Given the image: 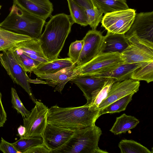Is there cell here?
Instances as JSON below:
<instances>
[{"instance_id": "cell-24", "label": "cell", "mask_w": 153, "mask_h": 153, "mask_svg": "<svg viewBox=\"0 0 153 153\" xmlns=\"http://www.w3.org/2000/svg\"><path fill=\"white\" fill-rule=\"evenodd\" d=\"M70 16L74 23L85 27L88 25L84 8L74 0H67Z\"/></svg>"}, {"instance_id": "cell-17", "label": "cell", "mask_w": 153, "mask_h": 153, "mask_svg": "<svg viewBox=\"0 0 153 153\" xmlns=\"http://www.w3.org/2000/svg\"><path fill=\"white\" fill-rule=\"evenodd\" d=\"M31 39H32L28 35L14 32L0 27V51L10 49L21 42ZM0 61L6 69L0 53Z\"/></svg>"}, {"instance_id": "cell-35", "label": "cell", "mask_w": 153, "mask_h": 153, "mask_svg": "<svg viewBox=\"0 0 153 153\" xmlns=\"http://www.w3.org/2000/svg\"><path fill=\"white\" fill-rule=\"evenodd\" d=\"M51 151L44 143L31 147L27 150L24 153H51Z\"/></svg>"}, {"instance_id": "cell-33", "label": "cell", "mask_w": 153, "mask_h": 153, "mask_svg": "<svg viewBox=\"0 0 153 153\" xmlns=\"http://www.w3.org/2000/svg\"><path fill=\"white\" fill-rule=\"evenodd\" d=\"M84 44L83 39L76 40L71 43L69 48L68 55L74 64H76L78 60Z\"/></svg>"}, {"instance_id": "cell-9", "label": "cell", "mask_w": 153, "mask_h": 153, "mask_svg": "<svg viewBox=\"0 0 153 153\" xmlns=\"http://www.w3.org/2000/svg\"><path fill=\"white\" fill-rule=\"evenodd\" d=\"M104 36L100 31L91 30L84 37L83 45L76 66L82 65L89 62L101 53Z\"/></svg>"}, {"instance_id": "cell-8", "label": "cell", "mask_w": 153, "mask_h": 153, "mask_svg": "<svg viewBox=\"0 0 153 153\" xmlns=\"http://www.w3.org/2000/svg\"><path fill=\"white\" fill-rule=\"evenodd\" d=\"M30 115L23 119L25 133L22 137L30 138L42 135L47 125L48 108L43 103L37 101Z\"/></svg>"}, {"instance_id": "cell-22", "label": "cell", "mask_w": 153, "mask_h": 153, "mask_svg": "<svg viewBox=\"0 0 153 153\" xmlns=\"http://www.w3.org/2000/svg\"><path fill=\"white\" fill-rule=\"evenodd\" d=\"M139 120L134 117L123 114L116 118L115 122L110 130L115 135L125 133L134 128Z\"/></svg>"}, {"instance_id": "cell-15", "label": "cell", "mask_w": 153, "mask_h": 153, "mask_svg": "<svg viewBox=\"0 0 153 153\" xmlns=\"http://www.w3.org/2000/svg\"><path fill=\"white\" fill-rule=\"evenodd\" d=\"M76 64L63 69L52 74H38L36 76L40 79H44L47 84L53 87L56 86L54 91L61 93L66 83L74 77V72Z\"/></svg>"}, {"instance_id": "cell-5", "label": "cell", "mask_w": 153, "mask_h": 153, "mask_svg": "<svg viewBox=\"0 0 153 153\" xmlns=\"http://www.w3.org/2000/svg\"><path fill=\"white\" fill-rule=\"evenodd\" d=\"M124 63L118 52L100 53L89 62L75 68L76 75H93L110 71Z\"/></svg>"}, {"instance_id": "cell-11", "label": "cell", "mask_w": 153, "mask_h": 153, "mask_svg": "<svg viewBox=\"0 0 153 153\" xmlns=\"http://www.w3.org/2000/svg\"><path fill=\"white\" fill-rule=\"evenodd\" d=\"M140 86L139 81L130 78L121 82H114L107 97L100 104L97 109L100 110L123 97L131 94H134L139 90Z\"/></svg>"}, {"instance_id": "cell-38", "label": "cell", "mask_w": 153, "mask_h": 153, "mask_svg": "<svg viewBox=\"0 0 153 153\" xmlns=\"http://www.w3.org/2000/svg\"><path fill=\"white\" fill-rule=\"evenodd\" d=\"M18 134L17 135L20 138L22 137L25 133V127L22 125H20L18 128Z\"/></svg>"}, {"instance_id": "cell-14", "label": "cell", "mask_w": 153, "mask_h": 153, "mask_svg": "<svg viewBox=\"0 0 153 153\" xmlns=\"http://www.w3.org/2000/svg\"><path fill=\"white\" fill-rule=\"evenodd\" d=\"M13 4L45 20L51 16L53 10L50 0H13Z\"/></svg>"}, {"instance_id": "cell-27", "label": "cell", "mask_w": 153, "mask_h": 153, "mask_svg": "<svg viewBox=\"0 0 153 153\" xmlns=\"http://www.w3.org/2000/svg\"><path fill=\"white\" fill-rule=\"evenodd\" d=\"M134 94H131L123 97L100 110V116L105 114L119 113L125 111L128 104L132 100Z\"/></svg>"}, {"instance_id": "cell-2", "label": "cell", "mask_w": 153, "mask_h": 153, "mask_svg": "<svg viewBox=\"0 0 153 153\" xmlns=\"http://www.w3.org/2000/svg\"><path fill=\"white\" fill-rule=\"evenodd\" d=\"M74 23L70 15L64 13L51 16L46 23L39 40L43 52L49 61L58 58Z\"/></svg>"}, {"instance_id": "cell-1", "label": "cell", "mask_w": 153, "mask_h": 153, "mask_svg": "<svg viewBox=\"0 0 153 153\" xmlns=\"http://www.w3.org/2000/svg\"><path fill=\"white\" fill-rule=\"evenodd\" d=\"M100 110H91L88 104L79 107L62 108L56 105L48 108L47 123L75 131L95 125Z\"/></svg>"}, {"instance_id": "cell-31", "label": "cell", "mask_w": 153, "mask_h": 153, "mask_svg": "<svg viewBox=\"0 0 153 153\" xmlns=\"http://www.w3.org/2000/svg\"><path fill=\"white\" fill-rule=\"evenodd\" d=\"M84 9L87 15L88 25L90 26L92 30H96L102 20L103 13L93 5Z\"/></svg>"}, {"instance_id": "cell-30", "label": "cell", "mask_w": 153, "mask_h": 153, "mask_svg": "<svg viewBox=\"0 0 153 153\" xmlns=\"http://www.w3.org/2000/svg\"><path fill=\"white\" fill-rule=\"evenodd\" d=\"M44 143L42 136L40 135L30 138L21 137L12 144L19 153H24L28 149Z\"/></svg>"}, {"instance_id": "cell-36", "label": "cell", "mask_w": 153, "mask_h": 153, "mask_svg": "<svg viewBox=\"0 0 153 153\" xmlns=\"http://www.w3.org/2000/svg\"><path fill=\"white\" fill-rule=\"evenodd\" d=\"M2 94L0 91V127H3L7 120V115L1 101Z\"/></svg>"}, {"instance_id": "cell-21", "label": "cell", "mask_w": 153, "mask_h": 153, "mask_svg": "<svg viewBox=\"0 0 153 153\" xmlns=\"http://www.w3.org/2000/svg\"><path fill=\"white\" fill-rule=\"evenodd\" d=\"M74 64L68 58H58L47 62L42 63L38 66L33 72L38 74H52L71 66Z\"/></svg>"}, {"instance_id": "cell-20", "label": "cell", "mask_w": 153, "mask_h": 153, "mask_svg": "<svg viewBox=\"0 0 153 153\" xmlns=\"http://www.w3.org/2000/svg\"><path fill=\"white\" fill-rule=\"evenodd\" d=\"M145 64L123 63L108 72L91 76L112 78L114 82H121L130 78L131 75L135 70Z\"/></svg>"}, {"instance_id": "cell-32", "label": "cell", "mask_w": 153, "mask_h": 153, "mask_svg": "<svg viewBox=\"0 0 153 153\" xmlns=\"http://www.w3.org/2000/svg\"><path fill=\"white\" fill-rule=\"evenodd\" d=\"M11 103L12 107L15 109L23 117L28 116L30 111H28L24 106L17 94L16 90L13 88H11Z\"/></svg>"}, {"instance_id": "cell-18", "label": "cell", "mask_w": 153, "mask_h": 153, "mask_svg": "<svg viewBox=\"0 0 153 153\" xmlns=\"http://www.w3.org/2000/svg\"><path fill=\"white\" fill-rule=\"evenodd\" d=\"M13 48L21 50L32 59L42 63L49 62L45 57L39 39H31L21 42Z\"/></svg>"}, {"instance_id": "cell-13", "label": "cell", "mask_w": 153, "mask_h": 153, "mask_svg": "<svg viewBox=\"0 0 153 153\" xmlns=\"http://www.w3.org/2000/svg\"><path fill=\"white\" fill-rule=\"evenodd\" d=\"M107 78L91 75H76L69 81L76 84L82 91L87 102L90 103L92 96L102 88Z\"/></svg>"}, {"instance_id": "cell-3", "label": "cell", "mask_w": 153, "mask_h": 153, "mask_svg": "<svg viewBox=\"0 0 153 153\" xmlns=\"http://www.w3.org/2000/svg\"><path fill=\"white\" fill-rule=\"evenodd\" d=\"M45 23V20L13 4L8 15L0 23V27L39 39Z\"/></svg>"}, {"instance_id": "cell-16", "label": "cell", "mask_w": 153, "mask_h": 153, "mask_svg": "<svg viewBox=\"0 0 153 153\" xmlns=\"http://www.w3.org/2000/svg\"><path fill=\"white\" fill-rule=\"evenodd\" d=\"M129 45L125 34L107 31L106 35L104 36L101 52H118L121 54Z\"/></svg>"}, {"instance_id": "cell-10", "label": "cell", "mask_w": 153, "mask_h": 153, "mask_svg": "<svg viewBox=\"0 0 153 153\" xmlns=\"http://www.w3.org/2000/svg\"><path fill=\"white\" fill-rule=\"evenodd\" d=\"M133 33L140 39L153 44V12L136 13L130 28L125 34Z\"/></svg>"}, {"instance_id": "cell-28", "label": "cell", "mask_w": 153, "mask_h": 153, "mask_svg": "<svg viewBox=\"0 0 153 153\" xmlns=\"http://www.w3.org/2000/svg\"><path fill=\"white\" fill-rule=\"evenodd\" d=\"M14 56L22 67L27 72H32L41 62L29 57L21 50L12 48Z\"/></svg>"}, {"instance_id": "cell-4", "label": "cell", "mask_w": 153, "mask_h": 153, "mask_svg": "<svg viewBox=\"0 0 153 153\" xmlns=\"http://www.w3.org/2000/svg\"><path fill=\"white\" fill-rule=\"evenodd\" d=\"M102 134L95 124L75 131L74 134L62 146L51 153H107L98 143Z\"/></svg>"}, {"instance_id": "cell-7", "label": "cell", "mask_w": 153, "mask_h": 153, "mask_svg": "<svg viewBox=\"0 0 153 153\" xmlns=\"http://www.w3.org/2000/svg\"><path fill=\"white\" fill-rule=\"evenodd\" d=\"M136 14L134 9L129 8L105 14L101 21L102 26L107 31L125 34L132 24Z\"/></svg>"}, {"instance_id": "cell-23", "label": "cell", "mask_w": 153, "mask_h": 153, "mask_svg": "<svg viewBox=\"0 0 153 153\" xmlns=\"http://www.w3.org/2000/svg\"><path fill=\"white\" fill-rule=\"evenodd\" d=\"M94 6L105 14L129 9L126 0H90Z\"/></svg>"}, {"instance_id": "cell-6", "label": "cell", "mask_w": 153, "mask_h": 153, "mask_svg": "<svg viewBox=\"0 0 153 153\" xmlns=\"http://www.w3.org/2000/svg\"><path fill=\"white\" fill-rule=\"evenodd\" d=\"M1 57L6 66V71L14 83L21 87L28 94L34 103L37 100L32 92L29 78L27 72L16 59L12 49L2 51Z\"/></svg>"}, {"instance_id": "cell-26", "label": "cell", "mask_w": 153, "mask_h": 153, "mask_svg": "<svg viewBox=\"0 0 153 153\" xmlns=\"http://www.w3.org/2000/svg\"><path fill=\"white\" fill-rule=\"evenodd\" d=\"M130 78L134 80L145 81L147 83L153 81V62L146 63L135 70Z\"/></svg>"}, {"instance_id": "cell-37", "label": "cell", "mask_w": 153, "mask_h": 153, "mask_svg": "<svg viewBox=\"0 0 153 153\" xmlns=\"http://www.w3.org/2000/svg\"><path fill=\"white\" fill-rule=\"evenodd\" d=\"M84 8L93 5L90 0H74Z\"/></svg>"}, {"instance_id": "cell-25", "label": "cell", "mask_w": 153, "mask_h": 153, "mask_svg": "<svg viewBox=\"0 0 153 153\" xmlns=\"http://www.w3.org/2000/svg\"><path fill=\"white\" fill-rule=\"evenodd\" d=\"M114 82L113 79L107 78L103 85L92 96L91 102L88 104L90 109H97L100 104L107 97L109 89Z\"/></svg>"}, {"instance_id": "cell-19", "label": "cell", "mask_w": 153, "mask_h": 153, "mask_svg": "<svg viewBox=\"0 0 153 153\" xmlns=\"http://www.w3.org/2000/svg\"><path fill=\"white\" fill-rule=\"evenodd\" d=\"M120 54L125 64L141 63L153 62V56L131 43Z\"/></svg>"}, {"instance_id": "cell-34", "label": "cell", "mask_w": 153, "mask_h": 153, "mask_svg": "<svg viewBox=\"0 0 153 153\" xmlns=\"http://www.w3.org/2000/svg\"><path fill=\"white\" fill-rule=\"evenodd\" d=\"M0 150L4 153H19L12 143H10L1 137L0 143Z\"/></svg>"}, {"instance_id": "cell-12", "label": "cell", "mask_w": 153, "mask_h": 153, "mask_svg": "<svg viewBox=\"0 0 153 153\" xmlns=\"http://www.w3.org/2000/svg\"><path fill=\"white\" fill-rule=\"evenodd\" d=\"M74 132L47 123L42 135L44 144L51 152L62 146Z\"/></svg>"}, {"instance_id": "cell-29", "label": "cell", "mask_w": 153, "mask_h": 153, "mask_svg": "<svg viewBox=\"0 0 153 153\" xmlns=\"http://www.w3.org/2000/svg\"><path fill=\"white\" fill-rule=\"evenodd\" d=\"M121 153H151L147 148L132 140L123 139L118 144Z\"/></svg>"}, {"instance_id": "cell-40", "label": "cell", "mask_w": 153, "mask_h": 153, "mask_svg": "<svg viewBox=\"0 0 153 153\" xmlns=\"http://www.w3.org/2000/svg\"><path fill=\"white\" fill-rule=\"evenodd\" d=\"M2 6L0 5V9L1 8Z\"/></svg>"}, {"instance_id": "cell-39", "label": "cell", "mask_w": 153, "mask_h": 153, "mask_svg": "<svg viewBox=\"0 0 153 153\" xmlns=\"http://www.w3.org/2000/svg\"><path fill=\"white\" fill-rule=\"evenodd\" d=\"M29 82L30 83H42L45 84H47V82L46 81H43L39 80L38 79H29L28 80Z\"/></svg>"}]
</instances>
